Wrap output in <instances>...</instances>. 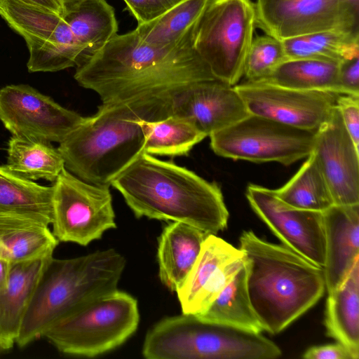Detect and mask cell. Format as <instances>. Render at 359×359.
Instances as JSON below:
<instances>
[{
    "label": "cell",
    "instance_id": "1",
    "mask_svg": "<svg viewBox=\"0 0 359 359\" xmlns=\"http://www.w3.org/2000/svg\"><path fill=\"white\" fill-rule=\"evenodd\" d=\"M196 23L163 47L145 43L135 29L117 34L76 66L74 77L96 93L102 104L126 107L144 121L164 119L172 115L177 93L216 79L194 47Z\"/></svg>",
    "mask_w": 359,
    "mask_h": 359
},
{
    "label": "cell",
    "instance_id": "2",
    "mask_svg": "<svg viewBox=\"0 0 359 359\" xmlns=\"http://www.w3.org/2000/svg\"><path fill=\"white\" fill-rule=\"evenodd\" d=\"M111 186L137 218L180 222L215 235L227 226L229 214L217 183L146 152Z\"/></svg>",
    "mask_w": 359,
    "mask_h": 359
},
{
    "label": "cell",
    "instance_id": "3",
    "mask_svg": "<svg viewBox=\"0 0 359 359\" xmlns=\"http://www.w3.org/2000/svg\"><path fill=\"white\" fill-rule=\"evenodd\" d=\"M239 248L248 265L250 299L264 330L280 332L323 295V269L284 245L244 231Z\"/></svg>",
    "mask_w": 359,
    "mask_h": 359
},
{
    "label": "cell",
    "instance_id": "4",
    "mask_svg": "<svg viewBox=\"0 0 359 359\" xmlns=\"http://www.w3.org/2000/svg\"><path fill=\"white\" fill-rule=\"evenodd\" d=\"M126 264L114 249L71 259L50 257L38 280L15 342L25 346L58 321L114 290Z\"/></svg>",
    "mask_w": 359,
    "mask_h": 359
},
{
    "label": "cell",
    "instance_id": "5",
    "mask_svg": "<svg viewBox=\"0 0 359 359\" xmlns=\"http://www.w3.org/2000/svg\"><path fill=\"white\" fill-rule=\"evenodd\" d=\"M144 121L121 105L100 104L57 147L65 168L81 180L110 187L144 152Z\"/></svg>",
    "mask_w": 359,
    "mask_h": 359
},
{
    "label": "cell",
    "instance_id": "6",
    "mask_svg": "<svg viewBox=\"0 0 359 359\" xmlns=\"http://www.w3.org/2000/svg\"><path fill=\"white\" fill-rule=\"evenodd\" d=\"M142 353L147 359H273L282 354L260 333L184 313L155 324L145 336Z\"/></svg>",
    "mask_w": 359,
    "mask_h": 359
},
{
    "label": "cell",
    "instance_id": "7",
    "mask_svg": "<svg viewBox=\"0 0 359 359\" xmlns=\"http://www.w3.org/2000/svg\"><path fill=\"white\" fill-rule=\"evenodd\" d=\"M139 321L137 300L117 289L62 318L43 337L63 353L93 358L123 344L135 333Z\"/></svg>",
    "mask_w": 359,
    "mask_h": 359
},
{
    "label": "cell",
    "instance_id": "8",
    "mask_svg": "<svg viewBox=\"0 0 359 359\" xmlns=\"http://www.w3.org/2000/svg\"><path fill=\"white\" fill-rule=\"evenodd\" d=\"M256 28L251 0H209L196 21L194 47L217 79L236 85Z\"/></svg>",
    "mask_w": 359,
    "mask_h": 359
},
{
    "label": "cell",
    "instance_id": "9",
    "mask_svg": "<svg viewBox=\"0 0 359 359\" xmlns=\"http://www.w3.org/2000/svg\"><path fill=\"white\" fill-rule=\"evenodd\" d=\"M315 132L250 114L209 137L212 150L219 156L289 165L312 152Z\"/></svg>",
    "mask_w": 359,
    "mask_h": 359
},
{
    "label": "cell",
    "instance_id": "10",
    "mask_svg": "<svg viewBox=\"0 0 359 359\" xmlns=\"http://www.w3.org/2000/svg\"><path fill=\"white\" fill-rule=\"evenodd\" d=\"M0 16L28 47L29 72H53L76 67L83 48L62 15L20 0H0Z\"/></svg>",
    "mask_w": 359,
    "mask_h": 359
},
{
    "label": "cell",
    "instance_id": "11",
    "mask_svg": "<svg viewBox=\"0 0 359 359\" xmlns=\"http://www.w3.org/2000/svg\"><path fill=\"white\" fill-rule=\"evenodd\" d=\"M52 186V232L59 241L86 246L116 227L109 187L85 182L65 168Z\"/></svg>",
    "mask_w": 359,
    "mask_h": 359
},
{
    "label": "cell",
    "instance_id": "12",
    "mask_svg": "<svg viewBox=\"0 0 359 359\" xmlns=\"http://www.w3.org/2000/svg\"><path fill=\"white\" fill-rule=\"evenodd\" d=\"M86 118L29 85L0 89V121L13 136L60 143Z\"/></svg>",
    "mask_w": 359,
    "mask_h": 359
},
{
    "label": "cell",
    "instance_id": "13",
    "mask_svg": "<svg viewBox=\"0 0 359 359\" xmlns=\"http://www.w3.org/2000/svg\"><path fill=\"white\" fill-rule=\"evenodd\" d=\"M247 199L259 218L283 245L323 269L325 239L322 212L297 208L281 201L271 189L250 184Z\"/></svg>",
    "mask_w": 359,
    "mask_h": 359
},
{
    "label": "cell",
    "instance_id": "14",
    "mask_svg": "<svg viewBox=\"0 0 359 359\" xmlns=\"http://www.w3.org/2000/svg\"><path fill=\"white\" fill-rule=\"evenodd\" d=\"M234 87L250 114L312 131L328 118L340 95L294 90L262 81H245Z\"/></svg>",
    "mask_w": 359,
    "mask_h": 359
},
{
    "label": "cell",
    "instance_id": "15",
    "mask_svg": "<svg viewBox=\"0 0 359 359\" xmlns=\"http://www.w3.org/2000/svg\"><path fill=\"white\" fill-rule=\"evenodd\" d=\"M245 261L240 248L209 234L185 281L176 292L182 313H204Z\"/></svg>",
    "mask_w": 359,
    "mask_h": 359
},
{
    "label": "cell",
    "instance_id": "16",
    "mask_svg": "<svg viewBox=\"0 0 359 359\" xmlns=\"http://www.w3.org/2000/svg\"><path fill=\"white\" fill-rule=\"evenodd\" d=\"M313 152L335 205L359 203V149L335 106L315 132Z\"/></svg>",
    "mask_w": 359,
    "mask_h": 359
},
{
    "label": "cell",
    "instance_id": "17",
    "mask_svg": "<svg viewBox=\"0 0 359 359\" xmlns=\"http://www.w3.org/2000/svg\"><path fill=\"white\" fill-rule=\"evenodd\" d=\"M255 7L256 27L280 41L344 30L341 0H256Z\"/></svg>",
    "mask_w": 359,
    "mask_h": 359
},
{
    "label": "cell",
    "instance_id": "18",
    "mask_svg": "<svg viewBox=\"0 0 359 359\" xmlns=\"http://www.w3.org/2000/svg\"><path fill=\"white\" fill-rule=\"evenodd\" d=\"M171 113L189 120L207 136L250 114L235 87L217 79L193 83L177 93Z\"/></svg>",
    "mask_w": 359,
    "mask_h": 359
},
{
    "label": "cell",
    "instance_id": "19",
    "mask_svg": "<svg viewBox=\"0 0 359 359\" xmlns=\"http://www.w3.org/2000/svg\"><path fill=\"white\" fill-rule=\"evenodd\" d=\"M325 255V289L339 287L359 259V203L334 204L323 212Z\"/></svg>",
    "mask_w": 359,
    "mask_h": 359
},
{
    "label": "cell",
    "instance_id": "20",
    "mask_svg": "<svg viewBox=\"0 0 359 359\" xmlns=\"http://www.w3.org/2000/svg\"><path fill=\"white\" fill-rule=\"evenodd\" d=\"M209 234L190 224L172 222L158 238V276L170 290L177 292L195 264Z\"/></svg>",
    "mask_w": 359,
    "mask_h": 359
},
{
    "label": "cell",
    "instance_id": "21",
    "mask_svg": "<svg viewBox=\"0 0 359 359\" xmlns=\"http://www.w3.org/2000/svg\"><path fill=\"white\" fill-rule=\"evenodd\" d=\"M59 241L46 224L17 213L0 211V257L11 263L48 258Z\"/></svg>",
    "mask_w": 359,
    "mask_h": 359
},
{
    "label": "cell",
    "instance_id": "22",
    "mask_svg": "<svg viewBox=\"0 0 359 359\" xmlns=\"http://www.w3.org/2000/svg\"><path fill=\"white\" fill-rule=\"evenodd\" d=\"M50 257L12 263L8 282L0 289V340L9 349L15 342L38 280Z\"/></svg>",
    "mask_w": 359,
    "mask_h": 359
},
{
    "label": "cell",
    "instance_id": "23",
    "mask_svg": "<svg viewBox=\"0 0 359 359\" xmlns=\"http://www.w3.org/2000/svg\"><path fill=\"white\" fill-rule=\"evenodd\" d=\"M62 17L83 48L80 63L117 34L115 11L106 0H82L66 10Z\"/></svg>",
    "mask_w": 359,
    "mask_h": 359
},
{
    "label": "cell",
    "instance_id": "24",
    "mask_svg": "<svg viewBox=\"0 0 359 359\" xmlns=\"http://www.w3.org/2000/svg\"><path fill=\"white\" fill-rule=\"evenodd\" d=\"M327 334L359 354V259L341 285L328 293Z\"/></svg>",
    "mask_w": 359,
    "mask_h": 359
},
{
    "label": "cell",
    "instance_id": "25",
    "mask_svg": "<svg viewBox=\"0 0 359 359\" xmlns=\"http://www.w3.org/2000/svg\"><path fill=\"white\" fill-rule=\"evenodd\" d=\"M53 186L39 184L0 165V211L26 215L47 225L53 221Z\"/></svg>",
    "mask_w": 359,
    "mask_h": 359
},
{
    "label": "cell",
    "instance_id": "26",
    "mask_svg": "<svg viewBox=\"0 0 359 359\" xmlns=\"http://www.w3.org/2000/svg\"><path fill=\"white\" fill-rule=\"evenodd\" d=\"M247 275L248 265L245 260L208 309L197 316L205 321L260 333L263 327L250 299Z\"/></svg>",
    "mask_w": 359,
    "mask_h": 359
},
{
    "label": "cell",
    "instance_id": "27",
    "mask_svg": "<svg viewBox=\"0 0 359 359\" xmlns=\"http://www.w3.org/2000/svg\"><path fill=\"white\" fill-rule=\"evenodd\" d=\"M7 153L6 165L33 181L41 179L53 183L65 168L58 149L49 142L12 135Z\"/></svg>",
    "mask_w": 359,
    "mask_h": 359
},
{
    "label": "cell",
    "instance_id": "28",
    "mask_svg": "<svg viewBox=\"0 0 359 359\" xmlns=\"http://www.w3.org/2000/svg\"><path fill=\"white\" fill-rule=\"evenodd\" d=\"M339 64L317 59H287L268 76L257 81L294 90L341 94Z\"/></svg>",
    "mask_w": 359,
    "mask_h": 359
},
{
    "label": "cell",
    "instance_id": "29",
    "mask_svg": "<svg viewBox=\"0 0 359 359\" xmlns=\"http://www.w3.org/2000/svg\"><path fill=\"white\" fill-rule=\"evenodd\" d=\"M287 59L341 62L359 57V34L340 29L320 31L282 41Z\"/></svg>",
    "mask_w": 359,
    "mask_h": 359
},
{
    "label": "cell",
    "instance_id": "30",
    "mask_svg": "<svg viewBox=\"0 0 359 359\" xmlns=\"http://www.w3.org/2000/svg\"><path fill=\"white\" fill-rule=\"evenodd\" d=\"M306 158L297 172L274 192L290 206L323 212L334 204V201L313 151Z\"/></svg>",
    "mask_w": 359,
    "mask_h": 359
},
{
    "label": "cell",
    "instance_id": "31",
    "mask_svg": "<svg viewBox=\"0 0 359 359\" xmlns=\"http://www.w3.org/2000/svg\"><path fill=\"white\" fill-rule=\"evenodd\" d=\"M143 121L144 152L152 156H187L207 137L191 121L177 115L156 121Z\"/></svg>",
    "mask_w": 359,
    "mask_h": 359
},
{
    "label": "cell",
    "instance_id": "32",
    "mask_svg": "<svg viewBox=\"0 0 359 359\" xmlns=\"http://www.w3.org/2000/svg\"><path fill=\"white\" fill-rule=\"evenodd\" d=\"M209 0H182L158 18L135 29L143 42L163 47L178 41L196 22Z\"/></svg>",
    "mask_w": 359,
    "mask_h": 359
},
{
    "label": "cell",
    "instance_id": "33",
    "mask_svg": "<svg viewBox=\"0 0 359 359\" xmlns=\"http://www.w3.org/2000/svg\"><path fill=\"white\" fill-rule=\"evenodd\" d=\"M287 60L282 41L265 34L253 38L243 69L246 81H257L268 76Z\"/></svg>",
    "mask_w": 359,
    "mask_h": 359
},
{
    "label": "cell",
    "instance_id": "34",
    "mask_svg": "<svg viewBox=\"0 0 359 359\" xmlns=\"http://www.w3.org/2000/svg\"><path fill=\"white\" fill-rule=\"evenodd\" d=\"M127 10L135 18L137 25L149 22L170 10L182 0H123Z\"/></svg>",
    "mask_w": 359,
    "mask_h": 359
},
{
    "label": "cell",
    "instance_id": "35",
    "mask_svg": "<svg viewBox=\"0 0 359 359\" xmlns=\"http://www.w3.org/2000/svg\"><path fill=\"white\" fill-rule=\"evenodd\" d=\"M336 107L346 131L359 149V96L340 94Z\"/></svg>",
    "mask_w": 359,
    "mask_h": 359
},
{
    "label": "cell",
    "instance_id": "36",
    "mask_svg": "<svg viewBox=\"0 0 359 359\" xmlns=\"http://www.w3.org/2000/svg\"><path fill=\"white\" fill-rule=\"evenodd\" d=\"M338 80L341 94L359 96V57L339 62Z\"/></svg>",
    "mask_w": 359,
    "mask_h": 359
},
{
    "label": "cell",
    "instance_id": "37",
    "mask_svg": "<svg viewBox=\"0 0 359 359\" xmlns=\"http://www.w3.org/2000/svg\"><path fill=\"white\" fill-rule=\"evenodd\" d=\"M355 353L341 343L329 344L312 346L302 355L305 359H358Z\"/></svg>",
    "mask_w": 359,
    "mask_h": 359
},
{
    "label": "cell",
    "instance_id": "38",
    "mask_svg": "<svg viewBox=\"0 0 359 359\" xmlns=\"http://www.w3.org/2000/svg\"><path fill=\"white\" fill-rule=\"evenodd\" d=\"M344 31L359 34V0H341Z\"/></svg>",
    "mask_w": 359,
    "mask_h": 359
},
{
    "label": "cell",
    "instance_id": "39",
    "mask_svg": "<svg viewBox=\"0 0 359 359\" xmlns=\"http://www.w3.org/2000/svg\"><path fill=\"white\" fill-rule=\"evenodd\" d=\"M25 3L41 6L50 10L60 15L64 13V9L58 0H20Z\"/></svg>",
    "mask_w": 359,
    "mask_h": 359
},
{
    "label": "cell",
    "instance_id": "40",
    "mask_svg": "<svg viewBox=\"0 0 359 359\" xmlns=\"http://www.w3.org/2000/svg\"><path fill=\"white\" fill-rule=\"evenodd\" d=\"M11 262L4 257H0V289L4 287L8 282Z\"/></svg>",
    "mask_w": 359,
    "mask_h": 359
},
{
    "label": "cell",
    "instance_id": "41",
    "mask_svg": "<svg viewBox=\"0 0 359 359\" xmlns=\"http://www.w3.org/2000/svg\"><path fill=\"white\" fill-rule=\"evenodd\" d=\"M63 7L64 12L82 0H58Z\"/></svg>",
    "mask_w": 359,
    "mask_h": 359
},
{
    "label": "cell",
    "instance_id": "42",
    "mask_svg": "<svg viewBox=\"0 0 359 359\" xmlns=\"http://www.w3.org/2000/svg\"><path fill=\"white\" fill-rule=\"evenodd\" d=\"M7 350L8 349L6 346H4L3 344H0V354Z\"/></svg>",
    "mask_w": 359,
    "mask_h": 359
},
{
    "label": "cell",
    "instance_id": "43",
    "mask_svg": "<svg viewBox=\"0 0 359 359\" xmlns=\"http://www.w3.org/2000/svg\"><path fill=\"white\" fill-rule=\"evenodd\" d=\"M0 344H3L4 346H6L8 350L9 349L8 347L5 344H4L1 340H0Z\"/></svg>",
    "mask_w": 359,
    "mask_h": 359
}]
</instances>
